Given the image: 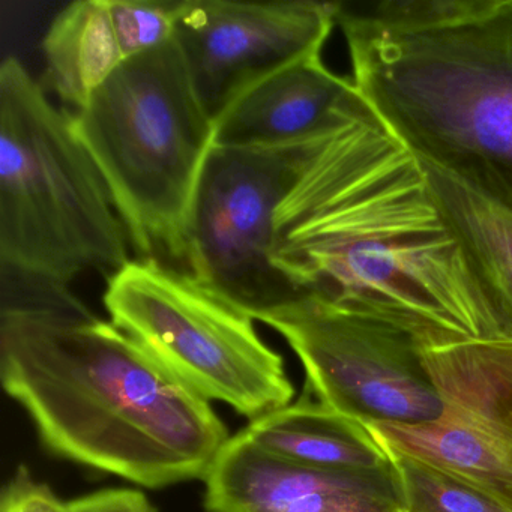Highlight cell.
I'll list each match as a JSON object with an SVG mask.
<instances>
[{"label":"cell","mask_w":512,"mask_h":512,"mask_svg":"<svg viewBox=\"0 0 512 512\" xmlns=\"http://www.w3.org/2000/svg\"><path fill=\"white\" fill-rule=\"evenodd\" d=\"M271 262L296 298L425 346L512 341V320L437 208L412 149L353 86L278 206Z\"/></svg>","instance_id":"1"},{"label":"cell","mask_w":512,"mask_h":512,"mask_svg":"<svg viewBox=\"0 0 512 512\" xmlns=\"http://www.w3.org/2000/svg\"><path fill=\"white\" fill-rule=\"evenodd\" d=\"M0 376L50 451L140 487L205 478L230 439L211 401L83 304L2 308Z\"/></svg>","instance_id":"2"},{"label":"cell","mask_w":512,"mask_h":512,"mask_svg":"<svg viewBox=\"0 0 512 512\" xmlns=\"http://www.w3.org/2000/svg\"><path fill=\"white\" fill-rule=\"evenodd\" d=\"M353 86L413 154L512 206V0L341 4Z\"/></svg>","instance_id":"3"},{"label":"cell","mask_w":512,"mask_h":512,"mask_svg":"<svg viewBox=\"0 0 512 512\" xmlns=\"http://www.w3.org/2000/svg\"><path fill=\"white\" fill-rule=\"evenodd\" d=\"M130 236L73 113L58 109L28 68L0 65L2 281L70 290L130 262Z\"/></svg>","instance_id":"4"},{"label":"cell","mask_w":512,"mask_h":512,"mask_svg":"<svg viewBox=\"0 0 512 512\" xmlns=\"http://www.w3.org/2000/svg\"><path fill=\"white\" fill-rule=\"evenodd\" d=\"M73 119L139 257L185 265L214 121L175 38L125 61Z\"/></svg>","instance_id":"5"},{"label":"cell","mask_w":512,"mask_h":512,"mask_svg":"<svg viewBox=\"0 0 512 512\" xmlns=\"http://www.w3.org/2000/svg\"><path fill=\"white\" fill-rule=\"evenodd\" d=\"M110 322L208 401L229 404L251 421L292 403L280 353L254 319L184 269L131 259L107 278Z\"/></svg>","instance_id":"6"},{"label":"cell","mask_w":512,"mask_h":512,"mask_svg":"<svg viewBox=\"0 0 512 512\" xmlns=\"http://www.w3.org/2000/svg\"><path fill=\"white\" fill-rule=\"evenodd\" d=\"M320 131L283 145H214L203 166L185 271L254 320L296 299L271 262L274 220Z\"/></svg>","instance_id":"7"},{"label":"cell","mask_w":512,"mask_h":512,"mask_svg":"<svg viewBox=\"0 0 512 512\" xmlns=\"http://www.w3.org/2000/svg\"><path fill=\"white\" fill-rule=\"evenodd\" d=\"M256 320L298 356L320 403L361 424L424 425L443 401L427 347L391 323L299 296Z\"/></svg>","instance_id":"8"},{"label":"cell","mask_w":512,"mask_h":512,"mask_svg":"<svg viewBox=\"0 0 512 512\" xmlns=\"http://www.w3.org/2000/svg\"><path fill=\"white\" fill-rule=\"evenodd\" d=\"M443 401L424 425L367 424L383 445L427 461L512 512V341L427 347Z\"/></svg>","instance_id":"9"},{"label":"cell","mask_w":512,"mask_h":512,"mask_svg":"<svg viewBox=\"0 0 512 512\" xmlns=\"http://www.w3.org/2000/svg\"><path fill=\"white\" fill-rule=\"evenodd\" d=\"M338 11L317 0H184L173 38L212 121L260 80L322 53Z\"/></svg>","instance_id":"10"},{"label":"cell","mask_w":512,"mask_h":512,"mask_svg":"<svg viewBox=\"0 0 512 512\" xmlns=\"http://www.w3.org/2000/svg\"><path fill=\"white\" fill-rule=\"evenodd\" d=\"M208 512H403L395 469L350 472L284 460L245 431L230 436L205 478Z\"/></svg>","instance_id":"11"},{"label":"cell","mask_w":512,"mask_h":512,"mask_svg":"<svg viewBox=\"0 0 512 512\" xmlns=\"http://www.w3.org/2000/svg\"><path fill=\"white\" fill-rule=\"evenodd\" d=\"M350 77L326 67L322 53L299 59L245 91L214 122V145L275 146L322 130L352 91Z\"/></svg>","instance_id":"12"},{"label":"cell","mask_w":512,"mask_h":512,"mask_svg":"<svg viewBox=\"0 0 512 512\" xmlns=\"http://www.w3.org/2000/svg\"><path fill=\"white\" fill-rule=\"evenodd\" d=\"M245 434L284 460L317 469L386 472L394 469L379 440L361 422L304 398L253 419Z\"/></svg>","instance_id":"13"},{"label":"cell","mask_w":512,"mask_h":512,"mask_svg":"<svg viewBox=\"0 0 512 512\" xmlns=\"http://www.w3.org/2000/svg\"><path fill=\"white\" fill-rule=\"evenodd\" d=\"M437 208L482 283L512 320V206L434 161L416 155Z\"/></svg>","instance_id":"14"},{"label":"cell","mask_w":512,"mask_h":512,"mask_svg":"<svg viewBox=\"0 0 512 512\" xmlns=\"http://www.w3.org/2000/svg\"><path fill=\"white\" fill-rule=\"evenodd\" d=\"M44 88L80 110L125 62L107 0H77L59 11L43 40Z\"/></svg>","instance_id":"15"},{"label":"cell","mask_w":512,"mask_h":512,"mask_svg":"<svg viewBox=\"0 0 512 512\" xmlns=\"http://www.w3.org/2000/svg\"><path fill=\"white\" fill-rule=\"evenodd\" d=\"M388 452L403 494V512H511L493 497L457 476L383 445Z\"/></svg>","instance_id":"16"},{"label":"cell","mask_w":512,"mask_h":512,"mask_svg":"<svg viewBox=\"0 0 512 512\" xmlns=\"http://www.w3.org/2000/svg\"><path fill=\"white\" fill-rule=\"evenodd\" d=\"M182 4L184 0H107L125 61L172 41Z\"/></svg>","instance_id":"17"},{"label":"cell","mask_w":512,"mask_h":512,"mask_svg":"<svg viewBox=\"0 0 512 512\" xmlns=\"http://www.w3.org/2000/svg\"><path fill=\"white\" fill-rule=\"evenodd\" d=\"M65 505L49 485L35 481L22 467L2 491L0 512H65Z\"/></svg>","instance_id":"18"},{"label":"cell","mask_w":512,"mask_h":512,"mask_svg":"<svg viewBox=\"0 0 512 512\" xmlns=\"http://www.w3.org/2000/svg\"><path fill=\"white\" fill-rule=\"evenodd\" d=\"M65 512H157V509L140 490L109 488L70 500Z\"/></svg>","instance_id":"19"}]
</instances>
